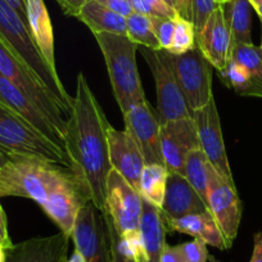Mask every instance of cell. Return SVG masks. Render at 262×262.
Instances as JSON below:
<instances>
[{
	"mask_svg": "<svg viewBox=\"0 0 262 262\" xmlns=\"http://www.w3.org/2000/svg\"><path fill=\"white\" fill-rule=\"evenodd\" d=\"M163 221L175 220L184 216L201 213L208 210L205 201L179 172H168L165 200L160 208Z\"/></svg>",
	"mask_w": 262,
	"mask_h": 262,
	"instance_id": "obj_20",
	"label": "cell"
},
{
	"mask_svg": "<svg viewBox=\"0 0 262 262\" xmlns=\"http://www.w3.org/2000/svg\"><path fill=\"white\" fill-rule=\"evenodd\" d=\"M165 226L166 230L188 234L193 238L203 241L207 246H212L219 249H229L217 223L208 210L205 212L193 213L175 220L165 221Z\"/></svg>",
	"mask_w": 262,
	"mask_h": 262,
	"instance_id": "obj_21",
	"label": "cell"
},
{
	"mask_svg": "<svg viewBox=\"0 0 262 262\" xmlns=\"http://www.w3.org/2000/svg\"><path fill=\"white\" fill-rule=\"evenodd\" d=\"M200 147L193 117L161 123V149L168 172L183 175L186 156Z\"/></svg>",
	"mask_w": 262,
	"mask_h": 262,
	"instance_id": "obj_15",
	"label": "cell"
},
{
	"mask_svg": "<svg viewBox=\"0 0 262 262\" xmlns=\"http://www.w3.org/2000/svg\"><path fill=\"white\" fill-rule=\"evenodd\" d=\"M27 22L34 41L50 69L57 72L54 54V35L44 0H26Z\"/></svg>",
	"mask_w": 262,
	"mask_h": 262,
	"instance_id": "obj_22",
	"label": "cell"
},
{
	"mask_svg": "<svg viewBox=\"0 0 262 262\" xmlns=\"http://www.w3.org/2000/svg\"><path fill=\"white\" fill-rule=\"evenodd\" d=\"M220 75L223 77V81L236 94L244 95V97L262 98V90L254 84L249 72L241 63L230 59L224 71L220 72Z\"/></svg>",
	"mask_w": 262,
	"mask_h": 262,
	"instance_id": "obj_28",
	"label": "cell"
},
{
	"mask_svg": "<svg viewBox=\"0 0 262 262\" xmlns=\"http://www.w3.org/2000/svg\"><path fill=\"white\" fill-rule=\"evenodd\" d=\"M110 125L86 77L80 72L63 147L69 167L85 186L90 201L104 213L107 178L112 170L108 153Z\"/></svg>",
	"mask_w": 262,
	"mask_h": 262,
	"instance_id": "obj_1",
	"label": "cell"
},
{
	"mask_svg": "<svg viewBox=\"0 0 262 262\" xmlns=\"http://www.w3.org/2000/svg\"><path fill=\"white\" fill-rule=\"evenodd\" d=\"M195 37L196 48L201 50L203 57L219 74L223 72L229 60L231 59L233 49V40L224 6L220 4L213 11L203 29L196 32Z\"/></svg>",
	"mask_w": 262,
	"mask_h": 262,
	"instance_id": "obj_17",
	"label": "cell"
},
{
	"mask_svg": "<svg viewBox=\"0 0 262 262\" xmlns=\"http://www.w3.org/2000/svg\"><path fill=\"white\" fill-rule=\"evenodd\" d=\"M229 2H230V0H217V3L221 4V6H224V4L229 3Z\"/></svg>",
	"mask_w": 262,
	"mask_h": 262,
	"instance_id": "obj_50",
	"label": "cell"
},
{
	"mask_svg": "<svg viewBox=\"0 0 262 262\" xmlns=\"http://www.w3.org/2000/svg\"><path fill=\"white\" fill-rule=\"evenodd\" d=\"M112 262H133V261H128V259H126L125 257L121 256L120 252L112 246Z\"/></svg>",
	"mask_w": 262,
	"mask_h": 262,
	"instance_id": "obj_44",
	"label": "cell"
},
{
	"mask_svg": "<svg viewBox=\"0 0 262 262\" xmlns=\"http://www.w3.org/2000/svg\"><path fill=\"white\" fill-rule=\"evenodd\" d=\"M0 75L29 94L66 135L67 113L57 98L36 79L27 66L0 39Z\"/></svg>",
	"mask_w": 262,
	"mask_h": 262,
	"instance_id": "obj_8",
	"label": "cell"
},
{
	"mask_svg": "<svg viewBox=\"0 0 262 262\" xmlns=\"http://www.w3.org/2000/svg\"><path fill=\"white\" fill-rule=\"evenodd\" d=\"M108 153L112 170L140 193V176L145 162L139 147L127 131L108 127Z\"/></svg>",
	"mask_w": 262,
	"mask_h": 262,
	"instance_id": "obj_18",
	"label": "cell"
},
{
	"mask_svg": "<svg viewBox=\"0 0 262 262\" xmlns=\"http://www.w3.org/2000/svg\"><path fill=\"white\" fill-rule=\"evenodd\" d=\"M0 39L27 66L36 79L54 95L70 116L72 98L66 92L58 72L49 67L32 37L30 27L4 0H0Z\"/></svg>",
	"mask_w": 262,
	"mask_h": 262,
	"instance_id": "obj_3",
	"label": "cell"
},
{
	"mask_svg": "<svg viewBox=\"0 0 262 262\" xmlns=\"http://www.w3.org/2000/svg\"><path fill=\"white\" fill-rule=\"evenodd\" d=\"M8 160H9L8 156H7L6 153L3 152V150L0 149V167H2V166L6 165V163L8 162Z\"/></svg>",
	"mask_w": 262,
	"mask_h": 262,
	"instance_id": "obj_47",
	"label": "cell"
},
{
	"mask_svg": "<svg viewBox=\"0 0 262 262\" xmlns=\"http://www.w3.org/2000/svg\"><path fill=\"white\" fill-rule=\"evenodd\" d=\"M71 238L86 262H112L111 220L92 201L80 208Z\"/></svg>",
	"mask_w": 262,
	"mask_h": 262,
	"instance_id": "obj_7",
	"label": "cell"
},
{
	"mask_svg": "<svg viewBox=\"0 0 262 262\" xmlns=\"http://www.w3.org/2000/svg\"><path fill=\"white\" fill-rule=\"evenodd\" d=\"M126 35L137 45L158 50L161 45L153 31L150 16L133 13L126 18Z\"/></svg>",
	"mask_w": 262,
	"mask_h": 262,
	"instance_id": "obj_29",
	"label": "cell"
},
{
	"mask_svg": "<svg viewBox=\"0 0 262 262\" xmlns=\"http://www.w3.org/2000/svg\"><path fill=\"white\" fill-rule=\"evenodd\" d=\"M211 168H212V165L200 147L193 149L186 156L183 175L185 176L188 183L193 186L194 190L200 194L206 205H207V191Z\"/></svg>",
	"mask_w": 262,
	"mask_h": 262,
	"instance_id": "obj_26",
	"label": "cell"
},
{
	"mask_svg": "<svg viewBox=\"0 0 262 262\" xmlns=\"http://www.w3.org/2000/svg\"><path fill=\"white\" fill-rule=\"evenodd\" d=\"M7 251H8V248L0 246V262L7 261Z\"/></svg>",
	"mask_w": 262,
	"mask_h": 262,
	"instance_id": "obj_46",
	"label": "cell"
},
{
	"mask_svg": "<svg viewBox=\"0 0 262 262\" xmlns=\"http://www.w3.org/2000/svg\"><path fill=\"white\" fill-rule=\"evenodd\" d=\"M12 9L17 12L19 14L22 19L29 25L27 22V8H26V0H4Z\"/></svg>",
	"mask_w": 262,
	"mask_h": 262,
	"instance_id": "obj_41",
	"label": "cell"
},
{
	"mask_svg": "<svg viewBox=\"0 0 262 262\" xmlns=\"http://www.w3.org/2000/svg\"><path fill=\"white\" fill-rule=\"evenodd\" d=\"M253 243V252L249 262H262V233L254 235Z\"/></svg>",
	"mask_w": 262,
	"mask_h": 262,
	"instance_id": "obj_42",
	"label": "cell"
},
{
	"mask_svg": "<svg viewBox=\"0 0 262 262\" xmlns=\"http://www.w3.org/2000/svg\"><path fill=\"white\" fill-rule=\"evenodd\" d=\"M248 3L251 4V7H252V8H254V9H256L257 7L262 6V0H248Z\"/></svg>",
	"mask_w": 262,
	"mask_h": 262,
	"instance_id": "obj_48",
	"label": "cell"
},
{
	"mask_svg": "<svg viewBox=\"0 0 262 262\" xmlns=\"http://www.w3.org/2000/svg\"><path fill=\"white\" fill-rule=\"evenodd\" d=\"M67 262H86V261H85L84 257H82L81 254L76 251V249H75V252L72 253V256L67 259Z\"/></svg>",
	"mask_w": 262,
	"mask_h": 262,
	"instance_id": "obj_45",
	"label": "cell"
},
{
	"mask_svg": "<svg viewBox=\"0 0 262 262\" xmlns=\"http://www.w3.org/2000/svg\"><path fill=\"white\" fill-rule=\"evenodd\" d=\"M195 36V30H194L191 22L179 16L175 17V31H173L172 44L167 52L173 55H180L189 50H193L194 48H196Z\"/></svg>",
	"mask_w": 262,
	"mask_h": 262,
	"instance_id": "obj_31",
	"label": "cell"
},
{
	"mask_svg": "<svg viewBox=\"0 0 262 262\" xmlns=\"http://www.w3.org/2000/svg\"><path fill=\"white\" fill-rule=\"evenodd\" d=\"M104 57L112 92L121 112L145 100L137 66V44L125 35L94 34Z\"/></svg>",
	"mask_w": 262,
	"mask_h": 262,
	"instance_id": "obj_4",
	"label": "cell"
},
{
	"mask_svg": "<svg viewBox=\"0 0 262 262\" xmlns=\"http://www.w3.org/2000/svg\"><path fill=\"white\" fill-rule=\"evenodd\" d=\"M162 262H185L183 253H181L180 246H168L166 244L162 252Z\"/></svg>",
	"mask_w": 262,
	"mask_h": 262,
	"instance_id": "obj_39",
	"label": "cell"
},
{
	"mask_svg": "<svg viewBox=\"0 0 262 262\" xmlns=\"http://www.w3.org/2000/svg\"><path fill=\"white\" fill-rule=\"evenodd\" d=\"M167 178L168 170L165 165L160 163L145 165L140 176V194L143 200L158 208L162 207Z\"/></svg>",
	"mask_w": 262,
	"mask_h": 262,
	"instance_id": "obj_27",
	"label": "cell"
},
{
	"mask_svg": "<svg viewBox=\"0 0 262 262\" xmlns=\"http://www.w3.org/2000/svg\"><path fill=\"white\" fill-rule=\"evenodd\" d=\"M224 9L233 45L252 44L251 4L248 0H230L224 4Z\"/></svg>",
	"mask_w": 262,
	"mask_h": 262,
	"instance_id": "obj_25",
	"label": "cell"
},
{
	"mask_svg": "<svg viewBox=\"0 0 262 262\" xmlns=\"http://www.w3.org/2000/svg\"><path fill=\"white\" fill-rule=\"evenodd\" d=\"M0 149L7 156H27L69 167L66 150L31 123L0 103Z\"/></svg>",
	"mask_w": 262,
	"mask_h": 262,
	"instance_id": "obj_5",
	"label": "cell"
},
{
	"mask_svg": "<svg viewBox=\"0 0 262 262\" xmlns=\"http://www.w3.org/2000/svg\"><path fill=\"white\" fill-rule=\"evenodd\" d=\"M220 4L217 0H191V24L194 30L200 32L206 25L207 19Z\"/></svg>",
	"mask_w": 262,
	"mask_h": 262,
	"instance_id": "obj_32",
	"label": "cell"
},
{
	"mask_svg": "<svg viewBox=\"0 0 262 262\" xmlns=\"http://www.w3.org/2000/svg\"><path fill=\"white\" fill-rule=\"evenodd\" d=\"M185 262H207L208 249L207 244L201 239L194 238L193 241L179 244Z\"/></svg>",
	"mask_w": 262,
	"mask_h": 262,
	"instance_id": "obj_34",
	"label": "cell"
},
{
	"mask_svg": "<svg viewBox=\"0 0 262 262\" xmlns=\"http://www.w3.org/2000/svg\"><path fill=\"white\" fill-rule=\"evenodd\" d=\"M140 50L155 79L160 122L191 117V112L176 77L173 55L165 49L155 50L142 47Z\"/></svg>",
	"mask_w": 262,
	"mask_h": 262,
	"instance_id": "obj_6",
	"label": "cell"
},
{
	"mask_svg": "<svg viewBox=\"0 0 262 262\" xmlns=\"http://www.w3.org/2000/svg\"><path fill=\"white\" fill-rule=\"evenodd\" d=\"M122 115L125 130L139 147L145 165H165L161 149V122L147 99L128 108Z\"/></svg>",
	"mask_w": 262,
	"mask_h": 262,
	"instance_id": "obj_13",
	"label": "cell"
},
{
	"mask_svg": "<svg viewBox=\"0 0 262 262\" xmlns=\"http://www.w3.org/2000/svg\"><path fill=\"white\" fill-rule=\"evenodd\" d=\"M191 117L195 123L200 148L205 152L211 165L221 176L234 181L228 155H226L220 116L216 107L215 98L211 99V102L203 108L194 111Z\"/></svg>",
	"mask_w": 262,
	"mask_h": 262,
	"instance_id": "obj_14",
	"label": "cell"
},
{
	"mask_svg": "<svg viewBox=\"0 0 262 262\" xmlns=\"http://www.w3.org/2000/svg\"><path fill=\"white\" fill-rule=\"evenodd\" d=\"M152 14L155 17H162V18H175L178 17L176 12L171 7H168L163 0H144Z\"/></svg>",
	"mask_w": 262,
	"mask_h": 262,
	"instance_id": "obj_35",
	"label": "cell"
},
{
	"mask_svg": "<svg viewBox=\"0 0 262 262\" xmlns=\"http://www.w3.org/2000/svg\"><path fill=\"white\" fill-rule=\"evenodd\" d=\"M166 226L161 210L143 200L140 234L145 248L144 262H162V252L166 246Z\"/></svg>",
	"mask_w": 262,
	"mask_h": 262,
	"instance_id": "obj_23",
	"label": "cell"
},
{
	"mask_svg": "<svg viewBox=\"0 0 262 262\" xmlns=\"http://www.w3.org/2000/svg\"><path fill=\"white\" fill-rule=\"evenodd\" d=\"M0 246L6 247V248H11L13 246L11 238L8 234V225H7V217L4 213L3 207L0 205Z\"/></svg>",
	"mask_w": 262,
	"mask_h": 262,
	"instance_id": "obj_40",
	"label": "cell"
},
{
	"mask_svg": "<svg viewBox=\"0 0 262 262\" xmlns=\"http://www.w3.org/2000/svg\"><path fill=\"white\" fill-rule=\"evenodd\" d=\"M173 66L181 92L193 115L194 111L203 108L213 99L212 66L198 48L173 55Z\"/></svg>",
	"mask_w": 262,
	"mask_h": 262,
	"instance_id": "obj_9",
	"label": "cell"
},
{
	"mask_svg": "<svg viewBox=\"0 0 262 262\" xmlns=\"http://www.w3.org/2000/svg\"><path fill=\"white\" fill-rule=\"evenodd\" d=\"M128 3H130L134 13L145 14V16H150V17L153 16L152 11H150L149 7L147 6V3H145L144 0H128Z\"/></svg>",
	"mask_w": 262,
	"mask_h": 262,
	"instance_id": "obj_43",
	"label": "cell"
},
{
	"mask_svg": "<svg viewBox=\"0 0 262 262\" xmlns=\"http://www.w3.org/2000/svg\"><path fill=\"white\" fill-rule=\"evenodd\" d=\"M90 201L80 179L70 171L49 194L41 208L66 235L71 236L80 208Z\"/></svg>",
	"mask_w": 262,
	"mask_h": 262,
	"instance_id": "obj_12",
	"label": "cell"
},
{
	"mask_svg": "<svg viewBox=\"0 0 262 262\" xmlns=\"http://www.w3.org/2000/svg\"><path fill=\"white\" fill-rule=\"evenodd\" d=\"M179 17L191 22V0H163Z\"/></svg>",
	"mask_w": 262,
	"mask_h": 262,
	"instance_id": "obj_37",
	"label": "cell"
},
{
	"mask_svg": "<svg viewBox=\"0 0 262 262\" xmlns=\"http://www.w3.org/2000/svg\"><path fill=\"white\" fill-rule=\"evenodd\" d=\"M77 18L84 22L93 34L110 32V34L126 35V18L100 4L98 0H89L80 11Z\"/></svg>",
	"mask_w": 262,
	"mask_h": 262,
	"instance_id": "obj_24",
	"label": "cell"
},
{
	"mask_svg": "<svg viewBox=\"0 0 262 262\" xmlns=\"http://www.w3.org/2000/svg\"><path fill=\"white\" fill-rule=\"evenodd\" d=\"M0 103L64 149V135L29 94L0 75Z\"/></svg>",
	"mask_w": 262,
	"mask_h": 262,
	"instance_id": "obj_16",
	"label": "cell"
},
{
	"mask_svg": "<svg viewBox=\"0 0 262 262\" xmlns=\"http://www.w3.org/2000/svg\"><path fill=\"white\" fill-rule=\"evenodd\" d=\"M70 171L67 166L41 158L9 156L8 162L0 167V198H29L41 207Z\"/></svg>",
	"mask_w": 262,
	"mask_h": 262,
	"instance_id": "obj_2",
	"label": "cell"
},
{
	"mask_svg": "<svg viewBox=\"0 0 262 262\" xmlns=\"http://www.w3.org/2000/svg\"><path fill=\"white\" fill-rule=\"evenodd\" d=\"M259 48H261V50H262V41H261V47H259Z\"/></svg>",
	"mask_w": 262,
	"mask_h": 262,
	"instance_id": "obj_51",
	"label": "cell"
},
{
	"mask_svg": "<svg viewBox=\"0 0 262 262\" xmlns=\"http://www.w3.org/2000/svg\"><path fill=\"white\" fill-rule=\"evenodd\" d=\"M98 2L104 7H107L113 13L120 14V16L125 17V18H127L128 16L134 13L130 3H128V0H98Z\"/></svg>",
	"mask_w": 262,
	"mask_h": 262,
	"instance_id": "obj_36",
	"label": "cell"
},
{
	"mask_svg": "<svg viewBox=\"0 0 262 262\" xmlns=\"http://www.w3.org/2000/svg\"><path fill=\"white\" fill-rule=\"evenodd\" d=\"M105 211L118 235L140 230L143 196L122 176L111 170L107 178Z\"/></svg>",
	"mask_w": 262,
	"mask_h": 262,
	"instance_id": "obj_10",
	"label": "cell"
},
{
	"mask_svg": "<svg viewBox=\"0 0 262 262\" xmlns=\"http://www.w3.org/2000/svg\"><path fill=\"white\" fill-rule=\"evenodd\" d=\"M70 238L60 231L13 244L7 251L6 262H67Z\"/></svg>",
	"mask_w": 262,
	"mask_h": 262,
	"instance_id": "obj_19",
	"label": "cell"
},
{
	"mask_svg": "<svg viewBox=\"0 0 262 262\" xmlns=\"http://www.w3.org/2000/svg\"><path fill=\"white\" fill-rule=\"evenodd\" d=\"M153 31L161 45V49L168 50L172 44L173 31H175V18H162V17H150Z\"/></svg>",
	"mask_w": 262,
	"mask_h": 262,
	"instance_id": "obj_33",
	"label": "cell"
},
{
	"mask_svg": "<svg viewBox=\"0 0 262 262\" xmlns=\"http://www.w3.org/2000/svg\"><path fill=\"white\" fill-rule=\"evenodd\" d=\"M254 11H256V12H257V14H258L259 19H261V24H262V6L257 7V8H256V9H254Z\"/></svg>",
	"mask_w": 262,
	"mask_h": 262,
	"instance_id": "obj_49",
	"label": "cell"
},
{
	"mask_svg": "<svg viewBox=\"0 0 262 262\" xmlns=\"http://www.w3.org/2000/svg\"><path fill=\"white\" fill-rule=\"evenodd\" d=\"M207 207L230 248L241 225L242 202L234 181L221 176L213 166L208 183Z\"/></svg>",
	"mask_w": 262,
	"mask_h": 262,
	"instance_id": "obj_11",
	"label": "cell"
},
{
	"mask_svg": "<svg viewBox=\"0 0 262 262\" xmlns=\"http://www.w3.org/2000/svg\"><path fill=\"white\" fill-rule=\"evenodd\" d=\"M231 59L241 63L251 75L254 84L262 90V50L253 44L233 45Z\"/></svg>",
	"mask_w": 262,
	"mask_h": 262,
	"instance_id": "obj_30",
	"label": "cell"
},
{
	"mask_svg": "<svg viewBox=\"0 0 262 262\" xmlns=\"http://www.w3.org/2000/svg\"><path fill=\"white\" fill-rule=\"evenodd\" d=\"M57 2L60 6V8H62V11L64 12V14L77 17L80 11L82 9V7H84L89 0H57Z\"/></svg>",
	"mask_w": 262,
	"mask_h": 262,
	"instance_id": "obj_38",
	"label": "cell"
}]
</instances>
